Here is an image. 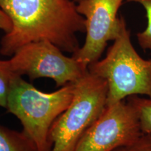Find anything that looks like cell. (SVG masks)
<instances>
[{"mask_svg":"<svg viewBox=\"0 0 151 151\" xmlns=\"http://www.w3.org/2000/svg\"><path fill=\"white\" fill-rule=\"evenodd\" d=\"M12 28L1 41L0 53L12 56L29 43L48 41L63 52L80 48L77 34L86 32V20L73 0H0Z\"/></svg>","mask_w":151,"mask_h":151,"instance_id":"6da1fadb","label":"cell"},{"mask_svg":"<svg viewBox=\"0 0 151 151\" xmlns=\"http://www.w3.org/2000/svg\"><path fill=\"white\" fill-rule=\"evenodd\" d=\"M74 83L60 87L56 91L44 92L22 76L15 75L13 78L6 109L21 122L22 132L37 151H51L50 129L70 104Z\"/></svg>","mask_w":151,"mask_h":151,"instance_id":"7a4b0ae2","label":"cell"},{"mask_svg":"<svg viewBox=\"0 0 151 151\" xmlns=\"http://www.w3.org/2000/svg\"><path fill=\"white\" fill-rule=\"evenodd\" d=\"M88 71L106 81L107 105L133 95L151 99V59H143L136 50L127 24L105 58L90 64Z\"/></svg>","mask_w":151,"mask_h":151,"instance_id":"3957f363","label":"cell"},{"mask_svg":"<svg viewBox=\"0 0 151 151\" xmlns=\"http://www.w3.org/2000/svg\"><path fill=\"white\" fill-rule=\"evenodd\" d=\"M107 94L106 81L89 71L75 83L70 104L50 129L51 151H74L84 134L105 109Z\"/></svg>","mask_w":151,"mask_h":151,"instance_id":"277c9868","label":"cell"},{"mask_svg":"<svg viewBox=\"0 0 151 151\" xmlns=\"http://www.w3.org/2000/svg\"><path fill=\"white\" fill-rule=\"evenodd\" d=\"M8 62L16 75L27 76L32 81L50 78L60 88L76 83L88 71L73 56L65 55L59 47L46 40L22 46Z\"/></svg>","mask_w":151,"mask_h":151,"instance_id":"5b68a950","label":"cell"},{"mask_svg":"<svg viewBox=\"0 0 151 151\" xmlns=\"http://www.w3.org/2000/svg\"><path fill=\"white\" fill-rule=\"evenodd\" d=\"M124 0H81L77 11L86 20V39L72 56L85 67L100 59L108 42L116 40L126 24L118 17Z\"/></svg>","mask_w":151,"mask_h":151,"instance_id":"8992f818","label":"cell"},{"mask_svg":"<svg viewBox=\"0 0 151 151\" xmlns=\"http://www.w3.org/2000/svg\"><path fill=\"white\" fill-rule=\"evenodd\" d=\"M142 133L137 112L123 100L106 105L74 151H114L132 143Z\"/></svg>","mask_w":151,"mask_h":151,"instance_id":"52a82bcc","label":"cell"},{"mask_svg":"<svg viewBox=\"0 0 151 151\" xmlns=\"http://www.w3.org/2000/svg\"><path fill=\"white\" fill-rule=\"evenodd\" d=\"M0 151H37L23 132L0 126Z\"/></svg>","mask_w":151,"mask_h":151,"instance_id":"ba28073f","label":"cell"},{"mask_svg":"<svg viewBox=\"0 0 151 151\" xmlns=\"http://www.w3.org/2000/svg\"><path fill=\"white\" fill-rule=\"evenodd\" d=\"M127 101L134 109L139 117L143 133H151V99L133 95L127 98Z\"/></svg>","mask_w":151,"mask_h":151,"instance_id":"9c48e42d","label":"cell"},{"mask_svg":"<svg viewBox=\"0 0 151 151\" xmlns=\"http://www.w3.org/2000/svg\"><path fill=\"white\" fill-rule=\"evenodd\" d=\"M15 75L11 70L8 60H0V107L6 109L11 83Z\"/></svg>","mask_w":151,"mask_h":151,"instance_id":"30bf717a","label":"cell"},{"mask_svg":"<svg viewBox=\"0 0 151 151\" xmlns=\"http://www.w3.org/2000/svg\"><path fill=\"white\" fill-rule=\"evenodd\" d=\"M140 4L146 12L148 24L143 32L137 33V38L139 45L143 50L151 51V0H127Z\"/></svg>","mask_w":151,"mask_h":151,"instance_id":"8fae6325","label":"cell"},{"mask_svg":"<svg viewBox=\"0 0 151 151\" xmlns=\"http://www.w3.org/2000/svg\"><path fill=\"white\" fill-rule=\"evenodd\" d=\"M114 151H151V133H143L134 141Z\"/></svg>","mask_w":151,"mask_h":151,"instance_id":"7c38bea8","label":"cell"},{"mask_svg":"<svg viewBox=\"0 0 151 151\" xmlns=\"http://www.w3.org/2000/svg\"><path fill=\"white\" fill-rule=\"evenodd\" d=\"M12 28V22L9 16L0 8V30H2L6 33H8Z\"/></svg>","mask_w":151,"mask_h":151,"instance_id":"4fadbf2b","label":"cell"},{"mask_svg":"<svg viewBox=\"0 0 151 151\" xmlns=\"http://www.w3.org/2000/svg\"><path fill=\"white\" fill-rule=\"evenodd\" d=\"M73 1H74L76 3H77V2H78L79 1H81V0H73Z\"/></svg>","mask_w":151,"mask_h":151,"instance_id":"5bb4252c","label":"cell"}]
</instances>
